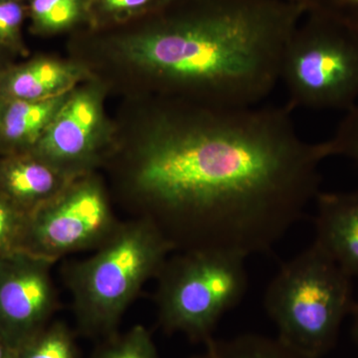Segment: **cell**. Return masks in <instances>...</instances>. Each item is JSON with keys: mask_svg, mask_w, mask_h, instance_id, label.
<instances>
[{"mask_svg": "<svg viewBox=\"0 0 358 358\" xmlns=\"http://www.w3.org/2000/svg\"><path fill=\"white\" fill-rule=\"evenodd\" d=\"M331 157H345L358 164V103L346 112L333 138L327 141Z\"/></svg>", "mask_w": 358, "mask_h": 358, "instance_id": "22", "label": "cell"}, {"mask_svg": "<svg viewBox=\"0 0 358 358\" xmlns=\"http://www.w3.org/2000/svg\"><path fill=\"white\" fill-rule=\"evenodd\" d=\"M352 280L315 243L285 264L264 300L277 338L308 358L331 352L355 306Z\"/></svg>", "mask_w": 358, "mask_h": 358, "instance_id": "4", "label": "cell"}, {"mask_svg": "<svg viewBox=\"0 0 358 358\" xmlns=\"http://www.w3.org/2000/svg\"><path fill=\"white\" fill-rule=\"evenodd\" d=\"M21 1H26V2H27L28 0H21Z\"/></svg>", "mask_w": 358, "mask_h": 358, "instance_id": "27", "label": "cell"}, {"mask_svg": "<svg viewBox=\"0 0 358 358\" xmlns=\"http://www.w3.org/2000/svg\"><path fill=\"white\" fill-rule=\"evenodd\" d=\"M8 54H13V52L0 45V75L13 66L9 64Z\"/></svg>", "mask_w": 358, "mask_h": 358, "instance_id": "23", "label": "cell"}, {"mask_svg": "<svg viewBox=\"0 0 358 358\" xmlns=\"http://www.w3.org/2000/svg\"><path fill=\"white\" fill-rule=\"evenodd\" d=\"M74 178L32 152L0 159V194L27 213L54 199Z\"/></svg>", "mask_w": 358, "mask_h": 358, "instance_id": "11", "label": "cell"}, {"mask_svg": "<svg viewBox=\"0 0 358 358\" xmlns=\"http://www.w3.org/2000/svg\"><path fill=\"white\" fill-rule=\"evenodd\" d=\"M7 100L0 95V124H1L2 115H3L4 108H6Z\"/></svg>", "mask_w": 358, "mask_h": 358, "instance_id": "26", "label": "cell"}, {"mask_svg": "<svg viewBox=\"0 0 358 358\" xmlns=\"http://www.w3.org/2000/svg\"><path fill=\"white\" fill-rule=\"evenodd\" d=\"M164 0H88L89 28L120 24L152 10Z\"/></svg>", "mask_w": 358, "mask_h": 358, "instance_id": "18", "label": "cell"}, {"mask_svg": "<svg viewBox=\"0 0 358 358\" xmlns=\"http://www.w3.org/2000/svg\"><path fill=\"white\" fill-rule=\"evenodd\" d=\"M103 95V87L95 82L78 84L33 148V154L72 178L93 173L110 143Z\"/></svg>", "mask_w": 358, "mask_h": 358, "instance_id": "8", "label": "cell"}, {"mask_svg": "<svg viewBox=\"0 0 358 358\" xmlns=\"http://www.w3.org/2000/svg\"><path fill=\"white\" fill-rule=\"evenodd\" d=\"M53 264L23 251L0 258V338L13 350L39 333L56 312Z\"/></svg>", "mask_w": 358, "mask_h": 358, "instance_id": "9", "label": "cell"}, {"mask_svg": "<svg viewBox=\"0 0 358 358\" xmlns=\"http://www.w3.org/2000/svg\"><path fill=\"white\" fill-rule=\"evenodd\" d=\"M173 249L159 228L141 217L120 223L94 255L68 267L66 282L81 334L103 339L117 333L129 306L157 277Z\"/></svg>", "mask_w": 358, "mask_h": 358, "instance_id": "3", "label": "cell"}, {"mask_svg": "<svg viewBox=\"0 0 358 358\" xmlns=\"http://www.w3.org/2000/svg\"><path fill=\"white\" fill-rule=\"evenodd\" d=\"M87 76L79 63L35 58L13 65L0 75V95L6 100H44L67 93Z\"/></svg>", "mask_w": 358, "mask_h": 358, "instance_id": "12", "label": "cell"}, {"mask_svg": "<svg viewBox=\"0 0 358 358\" xmlns=\"http://www.w3.org/2000/svg\"><path fill=\"white\" fill-rule=\"evenodd\" d=\"M315 240L350 278H358V192H320Z\"/></svg>", "mask_w": 358, "mask_h": 358, "instance_id": "10", "label": "cell"}, {"mask_svg": "<svg viewBox=\"0 0 358 358\" xmlns=\"http://www.w3.org/2000/svg\"><path fill=\"white\" fill-rule=\"evenodd\" d=\"M339 21L358 34V0H282Z\"/></svg>", "mask_w": 358, "mask_h": 358, "instance_id": "21", "label": "cell"}, {"mask_svg": "<svg viewBox=\"0 0 358 358\" xmlns=\"http://www.w3.org/2000/svg\"><path fill=\"white\" fill-rule=\"evenodd\" d=\"M28 215L0 194V258L23 251Z\"/></svg>", "mask_w": 358, "mask_h": 358, "instance_id": "19", "label": "cell"}, {"mask_svg": "<svg viewBox=\"0 0 358 358\" xmlns=\"http://www.w3.org/2000/svg\"><path fill=\"white\" fill-rule=\"evenodd\" d=\"M280 82L292 110H343L358 103V34L322 13L303 16L282 54Z\"/></svg>", "mask_w": 358, "mask_h": 358, "instance_id": "6", "label": "cell"}, {"mask_svg": "<svg viewBox=\"0 0 358 358\" xmlns=\"http://www.w3.org/2000/svg\"><path fill=\"white\" fill-rule=\"evenodd\" d=\"M16 358H80L67 324L50 322L16 350Z\"/></svg>", "mask_w": 358, "mask_h": 358, "instance_id": "16", "label": "cell"}, {"mask_svg": "<svg viewBox=\"0 0 358 358\" xmlns=\"http://www.w3.org/2000/svg\"><path fill=\"white\" fill-rule=\"evenodd\" d=\"M143 103L124 183L174 249L264 253L320 192L329 145L303 140L288 105Z\"/></svg>", "mask_w": 358, "mask_h": 358, "instance_id": "1", "label": "cell"}, {"mask_svg": "<svg viewBox=\"0 0 358 358\" xmlns=\"http://www.w3.org/2000/svg\"><path fill=\"white\" fill-rule=\"evenodd\" d=\"M119 224L100 179L83 174L29 213L23 252L55 263L68 254L99 248Z\"/></svg>", "mask_w": 358, "mask_h": 358, "instance_id": "7", "label": "cell"}, {"mask_svg": "<svg viewBox=\"0 0 358 358\" xmlns=\"http://www.w3.org/2000/svg\"><path fill=\"white\" fill-rule=\"evenodd\" d=\"M71 91L44 100H7L0 124V152H31Z\"/></svg>", "mask_w": 358, "mask_h": 358, "instance_id": "13", "label": "cell"}, {"mask_svg": "<svg viewBox=\"0 0 358 358\" xmlns=\"http://www.w3.org/2000/svg\"><path fill=\"white\" fill-rule=\"evenodd\" d=\"M0 358H16V350L0 338Z\"/></svg>", "mask_w": 358, "mask_h": 358, "instance_id": "24", "label": "cell"}, {"mask_svg": "<svg viewBox=\"0 0 358 358\" xmlns=\"http://www.w3.org/2000/svg\"><path fill=\"white\" fill-rule=\"evenodd\" d=\"M27 18V2L21 0H0V45L23 53L22 26Z\"/></svg>", "mask_w": 358, "mask_h": 358, "instance_id": "20", "label": "cell"}, {"mask_svg": "<svg viewBox=\"0 0 358 358\" xmlns=\"http://www.w3.org/2000/svg\"><path fill=\"white\" fill-rule=\"evenodd\" d=\"M203 352L189 358H308L303 357L277 338L245 334L232 338H212Z\"/></svg>", "mask_w": 358, "mask_h": 358, "instance_id": "15", "label": "cell"}, {"mask_svg": "<svg viewBox=\"0 0 358 358\" xmlns=\"http://www.w3.org/2000/svg\"><path fill=\"white\" fill-rule=\"evenodd\" d=\"M305 9L282 0H164L138 17L73 35L136 78L141 96L251 107L280 82Z\"/></svg>", "mask_w": 358, "mask_h": 358, "instance_id": "2", "label": "cell"}, {"mask_svg": "<svg viewBox=\"0 0 358 358\" xmlns=\"http://www.w3.org/2000/svg\"><path fill=\"white\" fill-rule=\"evenodd\" d=\"M91 358H159V353L147 327L136 324L103 338Z\"/></svg>", "mask_w": 358, "mask_h": 358, "instance_id": "17", "label": "cell"}, {"mask_svg": "<svg viewBox=\"0 0 358 358\" xmlns=\"http://www.w3.org/2000/svg\"><path fill=\"white\" fill-rule=\"evenodd\" d=\"M352 315L353 317L352 338L358 345V303H355Z\"/></svg>", "mask_w": 358, "mask_h": 358, "instance_id": "25", "label": "cell"}, {"mask_svg": "<svg viewBox=\"0 0 358 358\" xmlns=\"http://www.w3.org/2000/svg\"><path fill=\"white\" fill-rule=\"evenodd\" d=\"M245 260L208 250L183 251L166 260L157 277L160 327L204 345L211 341L219 320L248 289Z\"/></svg>", "mask_w": 358, "mask_h": 358, "instance_id": "5", "label": "cell"}, {"mask_svg": "<svg viewBox=\"0 0 358 358\" xmlns=\"http://www.w3.org/2000/svg\"><path fill=\"white\" fill-rule=\"evenodd\" d=\"M27 18L36 35L75 32L88 24V0H28Z\"/></svg>", "mask_w": 358, "mask_h": 358, "instance_id": "14", "label": "cell"}]
</instances>
